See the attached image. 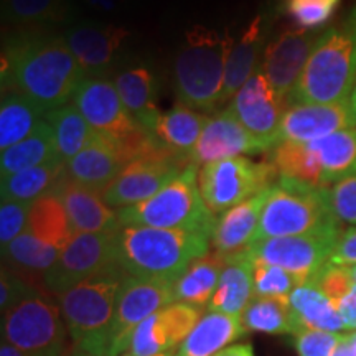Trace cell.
Here are the masks:
<instances>
[{
    "label": "cell",
    "mask_w": 356,
    "mask_h": 356,
    "mask_svg": "<svg viewBox=\"0 0 356 356\" xmlns=\"http://www.w3.org/2000/svg\"><path fill=\"white\" fill-rule=\"evenodd\" d=\"M262 50H264L262 19L256 17L246 26L239 40H234L231 44L228 60H226L225 86H222L220 104L233 99L236 92L259 71L256 68Z\"/></svg>",
    "instance_id": "obj_26"
},
{
    "label": "cell",
    "mask_w": 356,
    "mask_h": 356,
    "mask_svg": "<svg viewBox=\"0 0 356 356\" xmlns=\"http://www.w3.org/2000/svg\"><path fill=\"white\" fill-rule=\"evenodd\" d=\"M330 207L340 225L356 226V175L337 181L328 190Z\"/></svg>",
    "instance_id": "obj_45"
},
{
    "label": "cell",
    "mask_w": 356,
    "mask_h": 356,
    "mask_svg": "<svg viewBox=\"0 0 356 356\" xmlns=\"http://www.w3.org/2000/svg\"><path fill=\"white\" fill-rule=\"evenodd\" d=\"M309 145L320 160L327 186L356 175V127L338 131Z\"/></svg>",
    "instance_id": "obj_34"
},
{
    "label": "cell",
    "mask_w": 356,
    "mask_h": 356,
    "mask_svg": "<svg viewBox=\"0 0 356 356\" xmlns=\"http://www.w3.org/2000/svg\"><path fill=\"white\" fill-rule=\"evenodd\" d=\"M198 170L195 163H190L152 198L118 210L121 226L197 231L211 236L216 216L200 193Z\"/></svg>",
    "instance_id": "obj_7"
},
{
    "label": "cell",
    "mask_w": 356,
    "mask_h": 356,
    "mask_svg": "<svg viewBox=\"0 0 356 356\" xmlns=\"http://www.w3.org/2000/svg\"><path fill=\"white\" fill-rule=\"evenodd\" d=\"M51 193L63 203L74 234L115 233L121 229L118 211L102 200V193L71 180L66 172Z\"/></svg>",
    "instance_id": "obj_20"
},
{
    "label": "cell",
    "mask_w": 356,
    "mask_h": 356,
    "mask_svg": "<svg viewBox=\"0 0 356 356\" xmlns=\"http://www.w3.org/2000/svg\"><path fill=\"white\" fill-rule=\"evenodd\" d=\"M215 356H254V350L251 343H233Z\"/></svg>",
    "instance_id": "obj_51"
},
{
    "label": "cell",
    "mask_w": 356,
    "mask_h": 356,
    "mask_svg": "<svg viewBox=\"0 0 356 356\" xmlns=\"http://www.w3.org/2000/svg\"><path fill=\"white\" fill-rule=\"evenodd\" d=\"M68 13V0H2L3 20L19 30H47L63 24Z\"/></svg>",
    "instance_id": "obj_38"
},
{
    "label": "cell",
    "mask_w": 356,
    "mask_h": 356,
    "mask_svg": "<svg viewBox=\"0 0 356 356\" xmlns=\"http://www.w3.org/2000/svg\"><path fill=\"white\" fill-rule=\"evenodd\" d=\"M351 127H356L351 101L341 104H293L280 119L275 145L287 140L310 144Z\"/></svg>",
    "instance_id": "obj_18"
},
{
    "label": "cell",
    "mask_w": 356,
    "mask_h": 356,
    "mask_svg": "<svg viewBox=\"0 0 356 356\" xmlns=\"http://www.w3.org/2000/svg\"><path fill=\"white\" fill-rule=\"evenodd\" d=\"M338 314L343 322L345 333L356 332V284L351 291L337 304Z\"/></svg>",
    "instance_id": "obj_49"
},
{
    "label": "cell",
    "mask_w": 356,
    "mask_h": 356,
    "mask_svg": "<svg viewBox=\"0 0 356 356\" xmlns=\"http://www.w3.org/2000/svg\"><path fill=\"white\" fill-rule=\"evenodd\" d=\"M346 341L350 343L351 353H353V356H356V335L355 333H346Z\"/></svg>",
    "instance_id": "obj_54"
},
{
    "label": "cell",
    "mask_w": 356,
    "mask_h": 356,
    "mask_svg": "<svg viewBox=\"0 0 356 356\" xmlns=\"http://www.w3.org/2000/svg\"><path fill=\"white\" fill-rule=\"evenodd\" d=\"M121 356H134V355H131V353H129V351H127V353H124V355H121ZM163 356H173V355H163Z\"/></svg>",
    "instance_id": "obj_59"
},
{
    "label": "cell",
    "mask_w": 356,
    "mask_h": 356,
    "mask_svg": "<svg viewBox=\"0 0 356 356\" xmlns=\"http://www.w3.org/2000/svg\"><path fill=\"white\" fill-rule=\"evenodd\" d=\"M340 234L267 238L251 243L244 251L251 261L279 266L309 282L328 264Z\"/></svg>",
    "instance_id": "obj_13"
},
{
    "label": "cell",
    "mask_w": 356,
    "mask_h": 356,
    "mask_svg": "<svg viewBox=\"0 0 356 356\" xmlns=\"http://www.w3.org/2000/svg\"><path fill=\"white\" fill-rule=\"evenodd\" d=\"M2 89H13L47 113L68 104L86 74L63 35L17 30L2 48Z\"/></svg>",
    "instance_id": "obj_1"
},
{
    "label": "cell",
    "mask_w": 356,
    "mask_h": 356,
    "mask_svg": "<svg viewBox=\"0 0 356 356\" xmlns=\"http://www.w3.org/2000/svg\"><path fill=\"white\" fill-rule=\"evenodd\" d=\"M207 115L177 102L172 109L160 114L154 127V137L173 154L190 159L208 122Z\"/></svg>",
    "instance_id": "obj_29"
},
{
    "label": "cell",
    "mask_w": 356,
    "mask_h": 356,
    "mask_svg": "<svg viewBox=\"0 0 356 356\" xmlns=\"http://www.w3.org/2000/svg\"><path fill=\"white\" fill-rule=\"evenodd\" d=\"M269 190L239 203L238 207L231 208L222 213L220 218H216L215 228L211 233L213 251L220 252L222 256H231L244 251L254 241L262 210H264L267 197H269Z\"/></svg>",
    "instance_id": "obj_23"
},
{
    "label": "cell",
    "mask_w": 356,
    "mask_h": 356,
    "mask_svg": "<svg viewBox=\"0 0 356 356\" xmlns=\"http://www.w3.org/2000/svg\"><path fill=\"white\" fill-rule=\"evenodd\" d=\"M351 108H353V114H355V119H356V86L353 89V95H351Z\"/></svg>",
    "instance_id": "obj_55"
},
{
    "label": "cell",
    "mask_w": 356,
    "mask_h": 356,
    "mask_svg": "<svg viewBox=\"0 0 356 356\" xmlns=\"http://www.w3.org/2000/svg\"><path fill=\"white\" fill-rule=\"evenodd\" d=\"M275 167L280 177L302 181L310 186L330 188L325 184L323 168L320 160L310 149L309 144L302 142H280L269 150L267 159Z\"/></svg>",
    "instance_id": "obj_33"
},
{
    "label": "cell",
    "mask_w": 356,
    "mask_h": 356,
    "mask_svg": "<svg viewBox=\"0 0 356 356\" xmlns=\"http://www.w3.org/2000/svg\"><path fill=\"white\" fill-rule=\"evenodd\" d=\"M66 172V162L47 163L3 177L0 181V197L2 200H15V202L33 203L43 195L50 193Z\"/></svg>",
    "instance_id": "obj_37"
},
{
    "label": "cell",
    "mask_w": 356,
    "mask_h": 356,
    "mask_svg": "<svg viewBox=\"0 0 356 356\" xmlns=\"http://www.w3.org/2000/svg\"><path fill=\"white\" fill-rule=\"evenodd\" d=\"M211 236L197 231L121 226L115 236V261L124 274L175 280L195 259L210 252Z\"/></svg>",
    "instance_id": "obj_2"
},
{
    "label": "cell",
    "mask_w": 356,
    "mask_h": 356,
    "mask_svg": "<svg viewBox=\"0 0 356 356\" xmlns=\"http://www.w3.org/2000/svg\"><path fill=\"white\" fill-rule=\"evenodd\" d=\"M246 333L238 315L207 312L178 346L175 356H215Z\"/></svg>",
    "instance_id": "obj_25"
},
{
    "label": "cell",
    "mask_w": 356,
    "mask_h": 356,
    "mask_svg": "<svg viewBox=\"0 0 356 356\" xmlns=\"http://www.w3.org/2000/svg\"><path fill=\"white\" fill-rule=\"evenodd\" d=\"M356 86V24L346 19L320 35L302 76L287 99L293 104L350 102Z\"/></svg>",
    "instance_id": "obj_3"
},
{
    "label": "cell",
    "mask_w": 356,
    "mask_h": 356,
    "mask_svg": "<svg viewBox=\"0 0 356 356\" xmlns=\"http://www.w3.org/2000/svg\"><path fill=\"white\" fill-rule=\"evenodd\" d=\"M345 340V333L323 330H300L293 335V346L299 356H333Z\"/></svg>",
    "instance_id": "obj_43"
},
{
    "label": "cell",
    "mask_w": 356,
    "mask_h": 356,
    "mask_svg": "<svg viewBox=\"0 0 356 356\" xmlns=\"http://www.w3.org/2000/svg\"><path fill=\"white\" fill-rule=\"evenodd\" d=\"M190 163L188 157L167 149L134 160L102 191V200L118 210L145 202L172 184Z\"/></svg>",
    "instance_id": "obj_12"
},
{
    "label": "cell",
    "mask_w": 356,
    "mask_h": 356,
    "mask_svg": "<svg viewBox=\"0 0 356 356\" xmlns=\"http://www.w3.org/2000/svg\"><path fill=\"white\" fill-rule=\"evenodd\" d=\"M348 19H350L351 22H355V24H356V7L353 8V10H351V13H350Z\"/></svg>",
    "instance_id": "obj_58"
},
{
    "label": "cell",
    "mask_w": 356,
    "mask_h": 356,
    "mask_svg": "<svg viewBox=\"0 0 356 356\" xmlns=\"http://www.w3.org/2000/svg\"><path fill=\"white\" fill-rule=\"evenodd\" d=\"M60 252V249L38 239L29 229H25L19 238L2 249L3 259L15 266L17 273L24 270L29 274H38L40 277H43V274L51 269Z\"/></svg>",
    "instance_id": "obj_40"
},
{
    "label": "cell",
    "mask_w": 356,
    "mask_h": 356,
    "mask_svg": "<svg viewBox=\"0 0 356 356\" xmlns=\"http://www.w3.org/2000/svg\"><path fill=\"white\" fill-rule=\"evenodd\" d=\"M26 229L60 251L74 236L63 203L51 191L33 202Z\"/></svg>",
    "instance_id": "obj_36"
},
{
    "label": "cell",
    "mask_w": 356,
    "mask_h": 356,
    "mask_svg": "<svg viewBox=\"0 0 356 356\" xmlns=\"http://www.w3.org/2000/svg\"><path fill=\"white\" fill-rule=\"evenodd\" d=\"M200 318L202 309L173 302L139 325L127 351L134 356H175L178 346L184 343Z\"/></svg>",
    "instance_id": "obj_16"
},
{
    "label": "cell",
    "mask_w": 356,
    "mask_h": 356,
    "mask_svg": "<svg viewBox=\"0 0 356 356\" xmlns=\"http://www.w3.org/2000/svg\"><path fill=\"white\" fill-rule=\"evenodd\" d=\"M289 305L299 332L310 328V330L345 333L337 305L320 291L314 280L297 287L289 296Z\"/></svg>",
    "instance_id": "obj_28"
},
{
    "label": "cell",
    "mask_w": 356,
    "mask_h": 356,
    "mask_svg": "<svg viewBox=\"0 0 356 356\" xmlns=\"http://www.w3.org/2000/svg\"><path fill=\"white\" fill-rule=\"evenodd\" d=\"M115 233H76L61 249L51 269L43 274V289L51 296H60L68 289L97 274L114 269Z\"/></svg>",
    "instance_id": "obj_11"
},
{
    "label": "cell",
    "mask_w": 356,
    "mask_h": 356,
    "mask_svg": "<svg viewBox=\"0 0 356 356\" xmlns=\"http://www.w3.org/2000/svg\"><path fill=\"white\" fill-rule=\"evenodd\" d=\"M47 121L50 124L58 154L63 162H70L76 157L84 147L91 144L97 134L73 102L50 111L47 114Z\"/></svg>",
    "instance_id": "obj_35"
},
{
    "label": "cell",
    "mask_w": 356,
    "mask_h": 356,
    "mask_svg": "<svg viewBox=\"0 0 356 356\" xmlns=\"http://www.w3.org/2000/svg\"><path fill=\"white\" fill-rule=\"evenodd\" d=\"M328 264L333 266H355L356 264V226L341 231L333 248Z\"/></svg>",
    "instance_id": "obj_48"
},
{
    "label": "cell",
    "mask_w": 356,
    "mask_h": 356,
    "mask_svg": "<svg viewBox=\"0 0 356 356\" xmlns=\"http://www.w3.org/2000/svg\"><path fill=\"white\" fill-rule=\"evenodd\" d=\"M40 292L32 284L26 282L24 275L10 269L6 264L2 266V274H0V312L6 314L13 305H17L26 297Z\"/></svg>",
    "instance_id": "obj_47"
},
{
    "label": "cell",
    "mask_w": 356,
    "mask_h": 356,
    "mask_svg": "<svg viewBox=\"0 0 356 356\" xmlns=\"http://www.w3.org/2000/svg\"><path fill=\"white\" fill-rule=\"evenodd\" d=\"M328 190L279 175L269 190L254 241L284 236L340 234L341 225L332 211Z\"/></svg>",
    "instance_id": "obj_5"
},
{
    "label": "cell",
    "mask_w": 356,
    "mask_h": 356,
    "mask_svg": "<svg viewBox=\"0 0 356 356\" xmlns=\"http://www.w3.org/2000/svg\"><path fill=\"white\" fill-rule=\"evenodd\" d=\"M287 109L261 68L231 99L228 111L256 137L267 152L275 147L280 119Z\"/></svg>",
    "instance_id": "obj_14"
},
{
    "label": "cell",
    "mask_w": 356,
    "mask_h": 356,
    "mask_svg": "<svg viewBox=\"0 0 356 356\" xmlns=\"http://www.w3.org/2000/svg\"><path fill=\"white\" fill-rule=\"evenodd\" d=\"M0 356H26L24 351L8 343V341L2 340V345H0Z\"/></svg>",
    "instance_id": "obj_52"
},
{
    "label": "cell",
    "mask_w": 356,
    "mask_h": 356,
    "mask_svg": "<svg viewBox=\"0 0 356 356\" xmlns=\"http://www.w3.org/2000/svg\"><path fill=\"white\" fill-rule=\"evenodd\" d=\"M129 35V30L119 25L81 24L66 30L63 37L84 74L97 76L113 65Z\"/></svg>",
    "instance_id": "obj_21"
},
{
    "label": "cell",
    "mask_w": 356,
    "mask_h": 356,
    "mask_svg": "<svg viewBox=\"0 0 356 356\" xmlns=\"http://www.w3.org/2000/svg\"><path fill=\"white\" fill-rule=\"evenodd\" d=\"M32 204L33 203L30 202L2 200V204H0V246L2 249H6L26 229Z\"/></svg>",
    "instance_id": "obj_44"
},
{
    "label": "cell",
    "mask_w": 356,
    "mask_h": 356,
    "mask_svg": "<svg viewBox=\"0 0 356 356\" xmlns=\"http://www.w3.org/2000/svg\"><path fill=\"white\" fill-rule=\"evenodd\" d=\"M47 111L25 95L2 89L0 102V149L19 144L37 131L47 119Z\"/></svg>",
    "instance_id": "obj_30"
},
{
    "label": "cell",
    "mask_w": 356,
    "mask_h": 356,
    "mask_svg": "<svg viewBox=\"0 0 356 356\" xmlns=\"http://www.w3.org/2000/svg\"><path fill=\"white\" fill-rule=\"evenodd\" d=\"M73 104L96 132L118 140L127 139L142 129L129 114L118 88L109 79L84 78L73 97Z\"/></svg>",
    "instance_id": "obj_15"
},
{
    "label": "cell",
    "mask_w": 356,
    "mask_h": 356,
    "mask_svg": "<svg viewBox=\"0 0 356 356\" xmlns=\"http://www.w3.org/2000/svg\"><path fill=\"white\" fill-rule=\"evenodd\" d=\"M68 356H89V355L83 353V351H79V350L74 348V350H71V351H70V355H68Z\"/></svg>",
    "instance_id": "obj_57"
},
{
    "label": "cell",
    "mask_w": 356,
    "mask_h": 356,
    "mask_svg": "<svg viewBox=\"0 0 356 356\" xmlns=\"http://www.w3.org/2000/svg\"><path fill=\"white\" fill-rule=\"evenodd\" d=\"M127 163L129 160L121 142L97 132L91 144L66 162V175L71 180L102 193L127 167Z\"/></svg>",
    "instance_id": "obj_22"
},
{
    "label": "cell",
    "mask_w": 356,
    "mask_h": 356,
    "mask_svg": "<svg viewBox=\"0 0 356 356\" xmlns=\"http://www.w3.org/2000/svg\"><path fill=\"white\" fill-rule=\"evenodd\" d=\"M259 152H267V149L226 109L208 119L197 145L191 150L190 162L200 167L218 160L241 157V154Z\"/></svg>",
    "instance_id": "obj_19"
},
{
    "label": "cell",
    "mask_w": 356,
    "mask_h": 356,
    "mask_svg": "<svg viewBox=\"0 0 356 356\" xmlns=\"http://www.w3.org/2000/svg\"><path fill=\"white\" fill-rule=\"evenodd\" d=\"M222 266H225V256L216 251L195 259L173 284L175 302L198 307V309L208 307L218 287Z\"/></svg>",
    "instance_id": "obj_31"
},
{
    "label": "cell",
    "mask_w": 356,
    "mask_h": 356,
    "mask_svg": "<svg viewBox=\"0 0 356 356\" xmlns=\"http://www.w3.org/2000/svg\"><path fill=\"white\" fill-rule=\"evenodd\" d=\"M173 280L145 279L126 275L119 289L118 304L111 325L104 356H121L127 353L132 337L139 325L175 302Z\"/></svg>",
    "instance_id": "obj_10"
},
{
    "label": "cell",
    "mask_w": 356,
    "mask_h": 356,
    "mask_svg": "<svg viewBox=\"0 0 356 356\" xmlns=\"http://www.w3.org/2000/svg\"><path fill=\"white\" fill-rule=\"evenodd\" d=\"M122 273L121 267H114L56 296L70 338L83 353L104 356L119 289L126 277Z\"/></svg>",
    "instance_id": "obj_6"
},
{
    "label": "cell",
    "mask_w": 356,
    "mask_h": 356,
    "mask_svg": "<svg viewBox=\"0 0 356 356\" xmlns=\"http://www.w3.org/2000/svg\"><path fill=\"white\" fill-rule=\"evenodd\" d=\"M68 337L60 305L42 292L2 314V340L26 356H68Z\"/></svg>",
    "instance_id": "obj_8"
},
{
    "label": "cell",
    "mask_w": 356,
    "mask_h": 356,
    "mask_svg": "<svg viewBox=\"0 0 356 356\" xmlns=\"http://www.w3.org/2000/svg\"><path fill=\"white\" fill-rule=\"evenodd\" d=\"M312 280L335 305L355 287L348 267L345 266L327 264Z\"/></svg>",
    "instance_id": "obj_46"
},
{
    "label": "cell",
    "mask_w": 356,
    "mask_h": 356,
    "mask_svg": "<svg viewBox=\"0 0 356 356\" xmlns=\"http://www.w3.org/2000/svg\"><path fill=\"white\" fill-rule=\"evenodd\" d=\"M252 279H254V297H277L289 299L297 287L305 284L299 275L289 273L279 266L252 261Z\"/></svg>",
    "instance_id": "obj_41"
},
{
    "label": "cell",
    "mask_w": 356,
    "mask_h": 356,
    "mask_svg": "<svg viewBox=\"0 0 356 356\" xmlns=\"http://www.w3.org/2000/svg\"><path fill=\"white\" fill-rule=\"evenodd\" d=\"M84 3L92 10H99V12H114L118 8H121L126 0H83Z\"/></svg>",
    "instance_id": "obj_50"
},
{
    "label": "cell",
    "mask_w": 356,
    "mask_h": 356,
    "mask_svg": "<svg viewBox=\"0 0 356 356\" xmlns=\"http://www.w3.org/2000/svg\"><path fill=\"white\" fill-rule=\"evenodd\" d=\"M333 356H353V353H351V348H350V343L346 341V333H345L343 343H341V346L337 350V353Z\"/></svg>",
    "instance_id": "obj_53"
},
{
    "label": "cell",
    "mask_w": 356,
    "mask_h": 356,
    "mask_svg": "<svg viewBox=\"0 0 356 356\" xmlns=\"http://www.w3.org/2000/svg\"><path fill=\"white\" fill-rule=\"evenodd\" d=\"M348 270H350L351 279H353V282L356 284V264L355 266H348Z\"/></svg>",
    "instance_id": "obj_56"
},
{
    "label": "cell",
    "mask_w": 356,
    "mask_h": 356,
    "mask_svg": "<svg viewBox=\"0 0 356 356\" xmlns=\"http://www.w3.org/2000/svg\"><path fill=\"white\" fill-rule=\"evenodd\" d=\"M241 322L248 332L267 335H296L299 332L289 299L277 297H254L241 314Z\"/></svg>",
    "instance_id": "obj_39"
},
{
    "label": "cell",
    "mask_w": 356,
    "mask_h": 356,
    "mask_svg": "<svg viewBox=\"0 0 356 356\" xmlns=\"http://www.w3.org/2000/svg\"><path fill=\"white\" fill-rule=\"evenodd\" d=\"M114 84L129 114L142 129L152 134L162 114L157 108V81L152 71L145 66L129 68L118 74Z\"/></svg>",
    "instance_id": "obj_27"
},
{
    "label": "cell",
    "mask_w": 356,
    "mask_h": 356,
    "mask_svg": "<svg viewBox=\"0 0 356 356\" xmlns=\"http://www.w3.org/2000/svg\"><path fill=\"white\" fill-rule=\"evenodd\" d=\"M322 32L305 29L286 30L267 44L261 71L282 101L289 99L302 76L307 61Z\"/></svg>",
    "instance_id": "obj_17"
},
{
    "label": "cell",
    "mask_w": 356,
    "mask_h": 356,
    "mask_svg": "<svg viewBox=\"0 0 356 356\" xmlns=\"http://www.w3.org/2000/svg\"><path fill=\"white\" fill-rule=\"evenodd\" d=\"M63 160L58 154L55 137L47 119L35 131L32 136H29L19 144L8 147L2 150L0 155V175L10 177L13 173H19L29 168L47 165V163Z\"/></svg>",
    "instance_id": "obj_32"
},
{
    "label": "cell",
    "mask_w": 356,
    "mask_h": 356,
    "mask_svg": "<svg viewBox=\"0 0 356 356\" xmlns=\"http://www.w3.org/2000/svg\"><path fill=\"white\" fill-rule=\"evenodd\" d=\"M252 261L246 251L225 256L220 280L213 299L208 304V312L238 315L241 317L249 302L254 299V279H252Z\"/></svg>",
    "instance_id": "obj_24"
},
{
    "label": "cell",
    "mask_w": 356,
    "mask_h": 356,
    "mask_svg": "<svg viewBox=\"0 0 356 356\" xmlns=\"http://www.w3.org/2000/svg\"><path fill=\"white\" fill-rule=\"evenodd\" d=\"M341 0H282V12L299 29L317 30L328 24Z\"/></svg>",
    "instance_id": "obj_42"
},
{
    "label": "cell",
    "mask_w": 356,
    "mask_h": 356,
    "mask_svg": "<svg viewBox=\"0 0 356 356\" xmlns=\"http://www.w3.org/2000/svg\"><path fill=\"white\" fill-rule=\"evenodd\" d=\"M277 177L269 160L256 163L246 157H233L202 165L198 186L207 207L216 216L269 190Z\"/></svg>",
    "instance_id": "obj_9"
},
{
    "label": "cell",
    "mask_w": 356,
    "mask_h": 356,
    "mask_svg": "<svg viewBox=\"0 0 356 356\" xmlns=\"http://www.w3.org/2000/svg\"><path fill=\"white\" fill-rule=\"evenodd\" d=\"M234 38L216 30L193 26L175 58L173 78L177 97L195 111L211 113L220 106L226 60Z\"/></svg>",
    "instance_id": "obj_4"
}]
</instances>
